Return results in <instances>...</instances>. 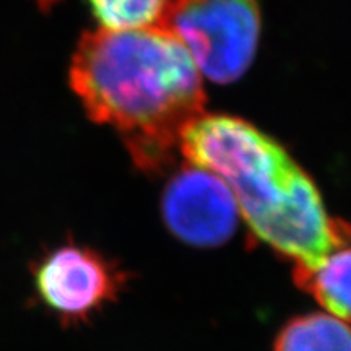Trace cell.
I'll return each mask as SVG.
<instances>
[{
    "mask_svg": "<svg viewBox=\"0 0 351 351\" xmlns=\"http://www.w3.org/2000/svg\"><path fill=\"white\" fill-rule=\"evenodd\" d=\"M70 86L90 119L119 132L134 163L161 173L204 114L202 73L168 29L99 28L78 41Z\"/></svg>",
    "mask_w": 351,
    "mask_h": 351,
    "instance_id": "6da1fadb",
    "label": "cell"
},
{
    "mask_svg": "<svg viewBox=\"0 0 351 351\" xmlns=\"http://www.w3.org/2000/svg\"><path fill=\"white\" fill-rule=\"evenodd\" d=\"M179 150L230 187L252 234L295 267H311L351 245L350 223L327 213L309 174L251 122L202 114L184 130Z\"/></svg>",
    "mask_w": 351,
    "mask_h": 351,
    "instance_id": "7a4b0ae2",
    "label": "cell"
},
{
    "mask_svg": "<svg viewBox=\"0 0 351 351\" xmlns=\"http://www.w3.org/2000/svg\"><path fill=\"white\" fill-rule=\"evenodd\" d=\"M158 26L182 43L202 75L230 83L256 57L261 8L257 0H169Z\"/></svg>",
    "mask_w": 351,
    "mask_h": 351,
    "instance_id": "3957f363",
    "label": "cell"
},
{
    "mask_svg": "<svg viewBox=\"0 0 351 351\" xmlns=\"http://www.w3.org/2000/svg\"><path fill=\"white\" fill-rule=\"evenodd\" d=\"M33 289L39 306L64 327L86 326L119 300L129 275L93 247L57 245L34 262Z\"/></svg>",
    "mask_w": 351,
    "mask_h": 351,
    "instance_id": "277c9868",
    "label": "cell"
},
{
    "mask_svg": "<svg viewBox=\"0 0 351 351\" xmlns=\"http://www.w3.org/2000/svg\"><path fill=\"white\" fill-rule=\"evenodd\" d=\"M161 215L171 234L192 247H219L238 226L239 210L218 176L191 165L165 189Z\"/></svg>",
    "mask_w": 351,
    "mask_h": 351,
    "instance_id": "5b68a950",
    "label": "cell"
},
{
    "mask_svg": "<svg viewBox=\"0 0 351 351\" xmlns=\"http://www.w3.org/2000/svg\"><path fill=\"white\" fill-rule=\"evenodd\" d=\"M293 278L328 314L351 322V245L337 249L311 267H295Z\"/></svg>",
    "mask_w": 351,
    "mask_h": 351,
    "instance_id": "8992f818",
    "label": "cell"
},
{
    "mask_svg": "<svg viewBox=\"0 0 351 351\" xmlns=\"http://www.w3.org/2000/svg\"><path fill=\"white\" fill-rule=\"evenodd\" d=\"M274 351H351V327L326 313L296 315L276 333Z\"/></svg>",
    "mask_w": 351,
    "mask_h": 351,
    "instance_id": "52a82bcc",
    "label": "cell"
},
{
    "mask_svg": "<svg viewBox=\"0 0 351 351\" xmlns=\"http://www.w3.org/2000/svg\"><path fill=\"white\" fill-rule=\"evenodd\" d=\"M101 28L140 29L158 26L169 0H88Z\"/></svg>",
    "mask_w": 351,
    "mask_h": 351,
    "instance_id": "ba28073f",
    "label": "cell"
}]
</instances>
